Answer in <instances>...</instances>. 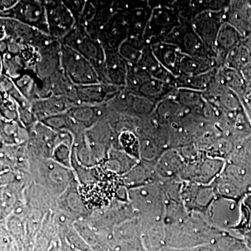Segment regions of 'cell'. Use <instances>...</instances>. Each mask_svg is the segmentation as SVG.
Wrapping results in <instances>:
<instances>
[{
    "label": "cell",
    "mask_w": 251,
    "mask_h": 251,
    "mask_svg": "<svg viewBox=\"0 0 251 251\" xmlns=\"http://www.w3.org/2000/svg\"><path fill=\"white\" fill-rule=\"evenodd\" d=\"M167 248L173 250L213 245L221 234L204 214L191 212L179 224L166 227Z\"/></svg>",
    "instance_id": "6da1fadb"
},
{
    "label": "cell",
    "mask_w": 251,
    "mask_h": 251,
    "mask_svg": "<svg viewBox=\"0 0 251 251\" xmlns=\"http://www.w3.org/2000/svg\"><path fill=\"white\" fill-rule=\"evenodd\" d=\"M128 195L133 209L145 222H163L166 198L161 180L130 188Z\"/></svg>",
    "instance_id": "7a4b0ae2"
},
{
    "label": "cell",
    "mask_w": 251,
    "mask_h": 251,
    "mask_svg": "<svg viewBox=\"0 0 251 251\" xmlns=\"http://www.w3.org/2000/svg\"><path fill=\"white\" fill-rule=\"evenodd\" d=\"M212 184L218 196L242 201L251 194V168L226 161L224 169Z\"/></svg>",
    "instance_id": "3957f363"
},
{
    "label": "cell",
    "mask_w": 251,
    "mask_h": 251,
    "mask_svg": "<svg viewBox=\"0 0 251 251\" xmlns=\"http://www.w3.org/2000/svg\"><path fill=\"white\" fill-rule=\"evenodd\" d=\"M204 216L221 232L237 234L242 220V201L217 196Z\"/></svg>",
    "instance_id": "277c9868"
},
{
    "label": "cell",
    "mask_w": 251,
    "mask_h": 251,
    "mask_svg": "<svg viewBox=\"0 0 251 251\" xmlns=\"http://www.w3.org/2000/svg\"><path fill=\"white\" fill-rule=\"evenodd\" d=\"M152 9L151 17L144 33L143 39L148 45L162 42L166 36L179 24L180 17L173 3L167 2L152 4L149 1Z\"/></svg>",
    "instance_id": "5b68a950"
},
{
    "label": "cell",
    "mask_w": 251,
    "mask_h": 251,
    "mask_svg": "<svg viewBox=\"0 0 251 251\" xmlns=\"http://www.w3.org/2000/svg\"><path fill=\"white\" fill-rule=\"evenodd\" d=\"M61 67L66 76L76 87L102 82L92 63L63 43Z\"/></svg>",
    "instance_id": "8992f818"
},
{
    "label": "cell",
    "mask_w": 251,
    "mask_h": 251,
    "mask_svg": "<svg viewBox=\"0 0 251 251\" xmlns=\"http://www.w3.org/2000/svg\"><path fill=\"white\" fill-rule=\"evenodd\" d=\"M62 42L90 61L100 76L105 59V49L99 40L89 34L83 26L76 25Z\"/></svg>",
    "instance_id": "52a82bcc"
},
{
    "label": "cell",
    "mask_w": 251,
    "mask_h": 251,
    "mask_svg": "<svg viewBox=\"0 0 251 251\" xmlns=\"http://www.w3.org/2000/svg\"><path fill=\"white\" fill-rule=\"evenodd\" d=\"M226 160L203 153L196 161L185 164L179 176L180 181L191 184H212L224 169Z\"/></svg>",
    "instance_id": "ba28073f"
},
{
    "label": "cell",
    "mask_w": 251,
    "mask_h": 251,
    "mask_svg": "<svg viewBox=\"0 0 251 251\" xmlns=\"http://www.w3.org/2000/svg\"><path fill=\"white\" fill-rule=\"evenodd\" d=\"M0 19V40L10 39L16 41L20 45L33 46L39 49L53 39L49 34L16 20L4 18Z\"/></svg>",
    "instance_id": "9c48e42d"
},
{
    "label": "cell",
    "mask_w": 251,
    "mask_h": 251,
    "mask_svg": "<svg viewBox=\"0 0 251 251\" xmlns=\"http://www.w3.org/2000/svg\"><path fill=\"white\" fill-rule=\"evenodd\" d=\"M0 14L1 18L16 20L49 35L44 1L19 0L14 8Z\"/></svg>",
    "instance_id": "30bf717a"
},
{
    "label": "cell",
    "mask_w": 251,
    "mask_h": 251,
    "mask_svg": "<svg viewBox=\"0 0 251 251\" xmlns=\"http://www.w3.org/2000/svg\"><path fill=\"white\" fill-rule=\"evenodd\" d=\"M162 42L173 44L186 55L211 54L214 52L208 49L196 34L191 23L180 18V23L166 36Z\"/></svg>",
    "instance_id": "8fae6325"
},
{
    "label": "cell",
    "mask_w": 251,
    "mask_h": 251,
    "mask_svg": "<svg viewBox=\"0 0 251 251\" xmlns=\"http://www.w3.org/2000/svg\"><path fill=\"white\" fill-rule=\"evenodd\" d=\"M44 4L49 36L52 39L62 41L75 27V18L63 1L45 0Z\"/></svg>",
    "instance_id": "7c38bea8"
},
{
    "label": "cell",
    "mask_w": 251,
    "mask_h": 251,
    "mask_svg": "<svg viewBox=\"0 0 251 251\" xmlns=\"http://www.w3.org/2000/svg\"><path fill=\"white\" fill-rule=\"evenodd\" d=\"M129 36V23L124 3L119 2L118 11L105 25L98 36V40L105 50L118 51L122 43Z\"/></svg>",
    "instance_id": "4fadbf2b"
},
{
    "label": "cell",
    "mask_w": 251,
    "mask_h": 251,
    "mask_svg": "<svg viewBox=\"0 0 251 251\" xmlns=\"http://www.w3.org/2000/svg\"><path fill=\"white\" fill-rule=\"evenodd\" d=\"M181 195L183 204L188 212L204 214L218 196L212 184L202 185L186 182L182 183Z\"/></svg>",
    "instance_id": "5bb4252c"
},
{
    "label": "cell",
    "mask_w": 251,
    "mask_h": 251,
    "mask_svg": "<svg viewBox=\"0 0 251 251\" xmlns=\"http://www.w3.org/2000/svg\"><path fill=\"white\" fill-rule=\"evenodd\" d=\"M225 10L202 12L195 16L191 21V25L196 34L206 47L212 52H214L220 29L225 23Z\"/></svg>",
    "instance_id": "9a60e30c"
},
{
    "label": "cell",
    "mask_w": 251,
    "mask_h": 251,
    "mask_svg": "<svg viewBox=\"0 0 251 251\" xmlns=\"http://www.w3.org/2000/svg\"><path fill=\"white\" fill-rule=\"evenodd\" d=\"M128 64L117 50H105V59L100 73L102 82L125 87Z\"/></svg>",
    "instance_id": "2e32d148"
},
{
    "label": "cell",
    "mask_w": 251,
    "mask_h": 251,
    "mask_svg": "<svg viewBox=\"0 0 251 251\" xmlns=\"http://www.w3.org/2000/svg\"><path fill=\"white\" fill-rule=\"evenodd\" d=\"M125 87L110 85L103 82L76 87L79 104L104 105L108 104Z\"/></svg>",
    "instance_id": "e0dca14e"
},
{
    "label": "cell",
    "mask_w": 251,
    "mask_h": 251,
    "mask_svg": "<svg viewBox=\"0 0 251 251\" xmlns=\"http://www.w3.org/2000/svg\"><path fill=\"white\" fill-rule=\"evenodd\" d=\"M62 41L53 39L49 44L39 49L40 57L36 64L35 73L41 80H47L54 74L62 70Z\"/></svg>",
    "instance_id": "ac0fdd59"
},
{
    "label": "cell",
    "mask_w": 251,
    "mask_h": 251,
    "mask_svg": "<svg viewBox=\"0 0 251 251\" xmlns=\"http://www.w3.org/2000/svg\"><path fill=\"white\" fill-rule=\"evenodd\" d=\"M225 23L237 29L243 37L251 33V0L229 1L224 13Z\"/></svg>",
    "instance_id": "d6986e66"
},
{
    "label": "cell",
    "mask_w": 251,
    "mask_h": 251,
    "mask_svg": "<svg viewBox=\"0 0 251 251\" xmlns=\"http://www.w3.org/2000/svg\"><path fill=\"white\" fill-rule=\"evenodd\" d=\"M124 9L129 23L128 37L143 39L144 33L152 12L149 1L124 3Z\"/></svg>",
    "instance_id": "ffe728a7"
},
{
    "label": "cell",
    "mask_w": 251,
    "mask_h": 251,
    "mask_svg": "<svg viewBox=\"0 0 251 251\" xmlns=\"http://www.w3.org/2000/svg\"><path fill=\"white\" fill-rule=\"evenodd\" d=\"M185 164L184 158L177 150L168 149L155 162V173L161 181L179 179Z\"/></svg>",
    "instance_id": "44dd1931"
},
{
    "label": "cell",
    "mask_w": 251,
    "mask_h": 251,
    "mask_svg": "<svg viewBox=\"0 0 251 251\" xmlns=\"http://www.w3.org/2000/svg\"><path fill=\"white\" fill-rule=\"evenodd\" d=\"M243 38L242 34L228 23L223 24L216 38L214 49V59L218 68L224 67L227 54L234 48L242 44Z\"/></svg>",
    "instance_id": "7402d4cb"
},
{
    "label": "cell",
    "mask_w": 251,
    "mask_h": 251,
    "mask_svg": "<svg viewBox=\"0 0 251 251\" xmlns=\"http://www.w3.org/2000/svg\"><path fill=\"white\" fill-rule=\"evenodd\" d=\"M77 104L72 99L50 97L36 99L31 102V107L38 121L41 122L47 117L66 113Z\"/></svg>",
    "instance_id": "603a6c76"
},
{
    "label": "cell",
    "mask_w": 251,
    "mask_h": 251,
    "mask_svg": "<svg viewBox=\"0 0 251 251\" xmlns=\"http://www.w3.org/2000/svg\"><path fill=\"white\" fill-rule=\"evenodd\" d=\"M74 123L80 130L85 131L103 120L108 114L105 105H93L87 104H77L67 112Z\"/></svg>",
    "instance_id": "cb8c5ba5"
},
{
    "label": "cell",
    "mask_w": 251,
    "mask_h": 251,
    "mask_svg": "<svg viewBox=\"0 0 251 251\" xmlns=\"http://www.w3.org/2000/svg\"><path fill=\"white\" fill-rule=\"evenodd\" d=\"M42 91L40 99L50 97H63L72 99L78 103L76 86L74 85L62 70L54 74L47 80H43Z\"/></svg>",
    "instance_id": "d4e9b609"
},
{
    "label": "cell",
    "mask_w": 251,
    "mask_h": 251,
    "mask_svg": "<svg viewBox=\"0 0 251 251\" xmlns=\"http://www.w3.org/2000/svg\"><path fill=\"white\" fill-rule=\"evenodd\" d=\"M155 57L162 66L175 77L179 75V67L184 54L176 46L166 42H158L151 46Z\"/></svg>",
    "instance_id": "484cf974"
},
{
    "label": "cell",
    "mask_w": 251,
    "mask_h": 251,
    "mask_svg": "<svg viewBox=\"0 0 251 251\" xmlns=\"http://www.w3.org/2000/svg\"><path fill=\"white\" fill-rule=\"evenodd\" d=\"M95 14L92 21L85 28L92 37L98 40L99 33L118 11L119 2L95 1Z\"/></svg>",
    "instance_id": "4316f807"
},
{
    "label": "cell",
    "mask_w": 251,
    "mask_h": 251,
    "mask_svg": "<svg viewBox=\"0 0 251 251\" xmlns=\"http://www.w3.org/2000/svg\"><path fill=\"white\" fill-rule=\"evenodd\" d=\"M217 67L215 59L211 54H184L179 67V75L193 76L209 72Z\"/></svg>",
    "instance_id": "83f0119b"
},
{
    "label": "cell",
    "mask_w": 251,
    "mask_h": 251,
    "mask_svg": "<svg viewBox=\"0 0 251 251\" xmlns=\"http://www.w3.org/2000/svg\"><path fill=\"white\" fill-rule=\"evenodd\" d=\"M136 64L147 71L153 78L163 81L175 87L176 77L166 70L161 65V63L158 62L153 54L151 46L148 44L145 45L139 60Z\"/></svg>",
    "instance_id": "f1b7e54d"
},
{
    "label": "cell",
    "mask_w": 251,
    "mask_h": 251,
    "mask_svg": "<svg viewBox=\"0 0 251 251\" xmlns=\"http://www.w3.org/2000/svg\"><path fill=\"white\" fill-rule=\"evenodd\" d=\"M189 111L175 99L168 98L157 103L152 115L162 125H169L181 120Z\"/></svg>",
    "instance_id": "f546056e"
},
{
    "label": "cell",
    "mask_w": 251,
    "mask_h": 251,
    "mask_svg": "<svg viewBox=\"0 0 251 251\" xmlns=\"http://www.w3.org/2000/svg\"><path fill=\"white\" fill-rule=\"evenodd\" d=\"M177 90L171 84L151 77L140 87L137 94L158 103L166 99H175Z\"/></svg>",
    "instance_id": "4dcf8cb0"
},
{
    "label": "cell",
    "mask_w": 251,
    "mask_h": 251,
    "mask_svg": "<svg viewBox=\"0 0 251 251\" xmlns=\"http://www.w3.org/2000/svg\"><path fill=\"white\" fill-rule=\"evenodd\" d=\"M13 81L18 90L30 103L40 99L44 82L37 76L34 71H26L21 76Z\"/></svg>",
    "instance_id": "1f68e13d"
},
{
    "label": "cell",
    "mask_w": 251,
    "mask_h": 251,
    "mask_svg": "<svg viewBox=\"0 0 251 251\" xmlns=\"http://www.w3.org/2000/svg\"><path fill=\"white\" fill-rule=\"evenodd\" d=\"M219 74L224 85L239 97L244 105L247 100L249 88L242 73L223 67L219 68Z\"/></svg>",
    "instance_id": "d6a6232c"
},
{
    "label": "cell",
    "mask_w": 251,
    "mask_h": 251,
    "mask_svg": "<svg viewBox=\"0 0 251 251\" xmlns=\"http://www.w3.org/2000/svg\"><path fill=\"white\" fill-rule=\"evenodd\" d=\"M219 68H215L209 72L200 75H193V76H185L179 75L175 77V87L176 88L188 89L198 91V92H204L209 87L211 81L217 75Z\"/></svg>",
    "instance_id": "836d02e7"
},
{
    "label": "cell",
    "mask_w": 251,
    "mask_h": 251,
    "mask_svg": "<svg viewBox=\"0 0 251 251\" xmlns=\"http://www.w3.org/2000/svg\"><path fill=\"white\" fill-rule=\"evenodd\" d=\"M1 136L6 145H18L29 140V132L19 122L1 119Z\"/></svg>",
    "instance_id": "e575fe53"
},
{
    "label": "cell",
    "mask_w": 251,
    "mask_h": 251,
    "mask_svg": "<svg viewBox=\"0 0 251 251\" xmlns=\"http://www.w3.org/2000/svg\"><path fill=\"white\" fill-rule=\"evenodd\" d=\"M175 99L187 109L189 113L203 116V108L206 100L202 92L188 89H178Z\"/></svg>",
    "instance_id": "d590c367"
},
{
    "label": "cell",
    "mask_w": 251,
    "mask_h": 251,
    "mask_svg": "<svg viewBox=\"0 0 251 251\" xmlns=\"http://www.w3.org/2000/svg\"><path fill=\"white\" fill-rule=\"evenodd\" d=\"M27 71L21 56L6 53L1 54V75L14 80Z\"/></svg>",
    "instance_id": "8d00e7d4"
},
{
    "label": "cell",
    "mask_w": 251,
    "mask_h": 251,
    "mask_svg": "<svg viewBox=\"0 0 251 251\" xmlns=\"http://www.w3.org/2000/svg\"><path fill=\"white\" fill-rule=\"evenodd\" d=\"M251 64V53L242 44L234 48L227 54L225 61V67L242 72L244 68Z\"/></svg>",
    "instance_id": "74e56055"
},
{
    "label": "cell",
    "mask_w": 251,
    "mask_h": 251,
    "mask_svg": "<svg viewBox=\"0 0 251 251\" xmlns=\"http://www.w3.org/2000/svg\"><path fill=\"white\" fill-rule=\"evenodd\" d=\"M145 45L143 39L128 37L119 48L118 52L128 64H135L139 60Z\"/></svg>",
    "instance_id": "f35d334b"
},
{
    "label": "cell",
    "mask_w": 251,
    "mask_h": 251,
    "mask_svg": "<svg viewBox=\"0 0 251 251\" xmlns=\"http://www.w3.org/2000/svg\"><path fill=\"white\" fill-rule=\"evenodd\" d=\"M151 77V75L147 71L139 67L138 64H128L125 90L137 94L140 87Z\"/></svg>",
    "instance_id": "ab89813d"
},
{
    "label": "cell",
    "mask_w": 251,
    "mask_h": 251,
    "mask_svg": "<svg viewBox=\"0 0 251 251\" xmlns=\"http://www.w3.org/2000/svg\"><path fill=\"white\" fill-rule=\"evenodd\" d=\"M215 102L227 114L237 113L244 110L240 99L228 88L221 94Z\"/></svg>",
    "instance_id": "60d3db41"
},
{
    "label": "cell",
    "mask_w": 251,
    "mask_h": 251,
    "mask_svg": "<svg viewBox=\"0 0 251 251\" xmlns=\"http://www.w3.org/2000/svg\"><path fill=\"white\" fill-rule=\"evenodd\" d=\"M1 119L19 122V106L9 96L1 94ZM20 123V122H19Z\"/></svg>",
    "instance_id": "b9f144b4"
},
{
    "label": "cell",
    "mask_w": 251,
    "mask_h": 251,
    "mask_svg": "<svg viewBox=\"0 0 251 251\" xmlns=\"http://www.w3.org/2000/svg\"><path fill=\"white\" fill-rule=\"evenodd\" d=\"M242 220L237 232L242 235L246 231L251 229V194L242 201Z\"/></svg>",
    "instance_id": "7bdbcfd3"
},
{
    "label": "cell",
    "mask_w": 251,
    "mask_h": 251,
    "mask_svg": "<svg viewBox=\"0 0 251 251\" xmlns=\"http://www.w3.org/2000/svg\"><path fill=\"white\" fill-rule=\"evenodd\" d=\"M63 1L74 16L77 25L80 21L82 11H83L84 8H85L86 1H80V0H79V1H72V0L69 1V0H66V1Z\"/></svg>",
    "instance_id": "ee69618b"
},
{
    "label": "cell",
    "mask_w": 251,
    "mask_h": 251,
    "mask_svg": "<svg viewBox=\"0 0 251 251\" xmlns=\"http://www.w3.org/2000/svg\"><path fill=\"white\" fill-rule=\"evenodd\" d=\"M19 0H2L0 1V13L9 11L14 8Z\"/></svg>",
    "instance_id": "f6af8a7d"
},
{
    "label": "cell",
    "mask_w": 251,
    "mask_h": 251,
    "mask_svg": "<svg viewBox=\"0 0 251 251\" xmlns=\"http://www.w3.org/2000/svg\"><path fill=\"white\" fill-rule=\"evenodd\" d=\"M171 251H214L213 245H203L199 246L193 248H188V249H178V250H173Z\"/></svg>",
    "instance_id": "bcb514c9"
},
{
    "label": "cell",
    "mask_w": 251,
    "mask_h": 251,
    "mask_svg": "<svg viewBox=\"0 0 251 251\" xmlns=\"http://www.w3.org/2000/svg\"><path fill=\"white\" fill-rule=\"evenodd\" d=\"M242 73L243 77L246 81L248 88L249 90L251 89V64L248 66V67L244 68V69L241 72Z\"/></svg>",
    "instance_id": "7dc6e473"
},
{
    "label": "cell",
    "mask_w": 251,
    "mask_h": 251,
    "mask_svg": "<svg viewBox=\"0 0 251 251\" xmlns=\"http://www.w3.org/2000/svg\"><path fill=\"white\" fill-rule=\"evenodd\" d=\"M242 44L251 53V33L249 35L243 38Z\"/></svg>",
    "instance_id": "c3c4849f"
},
{
    "label": "cell",
    "mask_w": 251,
    "mask_h": 251,
    "mask_svg": "<svg viewBox=\"0 0 251 251\" xmlns=\"http://www.w3.org/2000/svg\"><path fill=\"white\" fill-rule=\"evenodd\" d=\"M59 246H60L61 251H80L71 247V246L69 245L65 240L61 243L60 245Z\"/></svg>",
    "instance_id": "681fc988"
},
{
    "label": "cell",
    "mask_w": 251,
    "mask_h": 251,
    "mask_svg": "<svg viewBox=\"0 0 251 251\" xmlns=\"http://www.w3.org/2000/svg\"><path fill=\"white\" fill-rule=\"evenodd\" d=\"M242 237L244 241L247 243L248 245L251 247V229L246 231L244 233H243Z\"/></svg>",
    "instance_id": "f907efd6"
},
{
    "label": "cell",
    "mask_w": 251,
    "mask_h": 251,
    "mask_svg": "<svg viewBox=\"0 0 251 251\" xmlns=\"http://www.w3.org/2000/svg\"><path fill=\"white\" fill-rule=\"evenodd\" d=\"M49 251H61L60 246L59 244H53Z\"/></svg>",
    "instance_id": "816d5d0a"
}]
</instances>
